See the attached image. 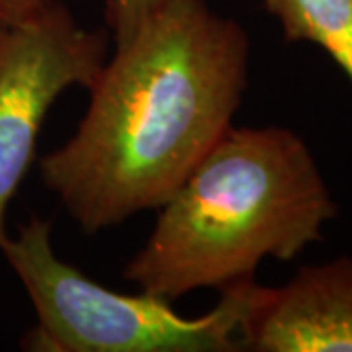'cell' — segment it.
Masks as SVG:
<instances>
[{"mask_svg": "<svg viewBox=\"0 0 352 352\" xmlns=\"http://www.w3.org/2000/svg\"><path fill=\"white\" fill-rule=\"evenodd\" d=\"M166 0H106V24L113 43L122 45L133 38Z\"/></svg>", "mask_w": 352, "mask_h": 352, "instance_id": "52a82bcc", "label": "cell"}, {"mask_svg": "<svg viewBox=\"0 0 352 352\" xmlns=\"http://www.w3.org/2000/svg\"><path fill=\"white\" fill-rule=\"evenodd\" d=\"M110 34L85 30L59 0L0 22V243L6 210L36 157L45 113L69 87L92 85Z\"/></svg>", "mask_w": 352, "mask_h": 352, "instance_id": "277c9868", "label": "cell"}, {"mask_svg": "<svg viewBox=\"0 0 352 352\" xmlns=\"http://www.w3.org/2000/svg\"><path fill=\"white\" fill-rule=\"evenodd\" d=\"M241 351L352 352V258L300 268L284 286H249Z\"/></svg>", "mask_w": 352, "mask_h": 352, "instance_id": "5b68a950", "label": "cell"}, {"mask_svg": "<svg viewBox=\"0 0 352 352\" xmlns=\"http://www.w3.org/2000/svg\"><path fill=\"white\" fill-rule=\"evenodd\" d=\"M289 43L309 41L327 51L352 82V0H263Z\"/></svg>", "mask_w": 352, "mask_h": 352, "instance_id": "8992f818", "label": "cell"}, {"mask_svg": "<svg viewBox=\"0 0 352 352\" xmlns=\"http://www.w3.org/2000/svg\"><path fill=\"white\" fill-rule=\"evenodd\" d=\"M51 0H0V22L22 20L45 8Z\"/></svg>", "mask_w": 352, "mask_h": 352, "instance_id": "ba28073f", "label": "cell"}, {"mask_svg": "<svg viewBox=\"0 0 352 352\" xmlns=\"http://www.w3.org/2000/svg\"><path fill=\"white\" fill-rule=\"evenodd\" d=\"M0 251L24 284L38 315L22 346L47 352H233L247 280L219 289L221 300L200 317H182L170 302L141 292L120 294L63 263L51 245V221L30 217Z\"/></svg>", "mask_w": 352, "mask_h": 352, "instance_id": "3957f363", "label": "cell"}, {"mask_svg": "<svg viewBox=\"0 0 352 352\" xmlns=\"http://www.w3.org/2000/svg\"><path fill=\"white\" fill-rule=\"evenodd\" d=\"M243 25L166 0L94 76L75 135L39 161L87 233L159 210L233 126L249 85Z\"/></svg>", "mask_w": 352, "mask_h": 352, "instance_id": "6da1fadb", "label": "cell"}, {"mask_svg": "<svg viewBox=\"0 0 352 352\" xmlns=\"http://www.w3.org/2000/svg\"><path fill=\"white\" fill-rule=\"evenodd\" d=\"M337 215L300 135L278 126L227 129L159 208L151 237L126 264L141 292L175 302L254 278L264 258L294 261Z\"/></svg>", "mask_w": 352, "mask_h": 352, "instance_id": "7a4b0ae2", "label": "cell"}]
</instances>
